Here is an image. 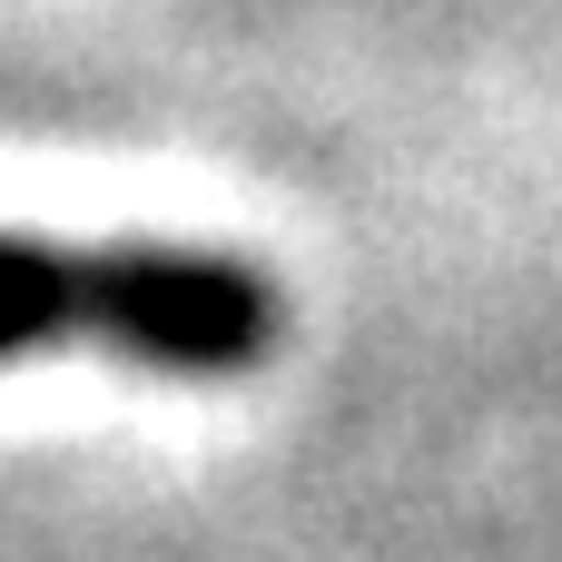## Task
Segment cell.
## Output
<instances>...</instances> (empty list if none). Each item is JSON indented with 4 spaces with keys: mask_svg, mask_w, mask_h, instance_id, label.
I'll return each instance as SVG.
<instances>
[{
    "mask_svg": "<svg viewBox=\"0 0 562 562\" xmlns=\"http://www.w3.org/2000/svg\"><path fill=\"white\" fill-rule=\"evenodd\" d=\"M286 286L227 247H59L0 237V366L89 346L168 385H237L277 356Z\"/></svg>",
    "mask_w": 562,
    "mask_h": 562,
    "instance_id": "6da1fadb",
    "label": "cell"
}]
</instances>
